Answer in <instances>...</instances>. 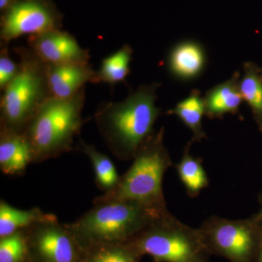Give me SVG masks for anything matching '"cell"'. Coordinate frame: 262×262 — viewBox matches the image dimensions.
Listing matches in <instances>:
<instances>
[{"label":"cell","mask_w":262,"mask_h":262,"mask_svg":"<svg viewBox=\"0 0 262 262\" xmlns=\"http://www.w3.org/2000/svg\"><path fill=\"white\" fill-rule=\"evenodd\" d=\"M158 82L144 84L123 101L98 106L94 118L103 141L113 155L133 160L141 146L155 132L154 125L161 110L157 107Z\"/></svg>","instance_id":"6da1fadb"},{"label":"cell","mask_w":262,"mask_h":262,"mask_svg":"<svg viewBox=\"0 0 262 262\" xmlns=\"http://www.w3.org/2000/svg\"><path fill=\"white\" fill-rule=\"evenodd\" d=\"M84 88L72 97H51L43 103L23 133L32 163L57 158L72 149L84 122Z\"/></svg>","instance_id":"7a4b0ae2"},{"label":"cell","mask_w":262,"mask_h":262,"mask_svg":"<svg viewBox=\"0 0 262 262\" xmlns=\"http://www.w3.org/2000/svg\"><path fill=\"white\" fill-rule=\"evenodd\" d=\"M133 160L116 186L95 198L94 202L133 201L158 211L168 209L163 180L173 163L164 144V127L150 136Z\"/></svg>","instance_id":"3957f363"},{"label":"cell","mask_w":262,"mask_h":262,"mask_svg":"<svg viewBox=\"0 0 262 262\" xmlns=\"http://www.w3.org/2000/svg\"><path fill=\"white\" fill-rule=\"evenodd\" d=\"M94 206L67 225L81 246L97 244H126L155 219L166 213L136 202H94Z\"/></svg>","instance_id":"277c9868"},{"label":"cell","mask_w":262,"mask_h":262,"mask_svg":"<svg viewBox=\"0 0 262 262\" xmlns=\"http://www.w3.org/2000/svg\"><path fill=\"white\" fill-rule=\"evenodd\" d=\"M18 73L3 91L0 130L23 134L43 103L52 97L47 63L30 48H17Z\"/></svg>","instance_id":"5b68a950"},{"label":"cell","mask_w":262,"mask_h":262,"mask_svg":"<svg viewBox=\"0 0 262 262\" xmlns=\"http://www.w3.org/2000/svg\"><path fill=\"white\" fill-rule=\"evenodd\" d=\"M127 244L141 256L149 255L156 262H210L212 255L199 229L184 225L169 211Z\"/></svg>","instance_id":"8992f818"},{"label":"cell","mask_w":262,"mask_h":262,"mask_svg":"<svg viewBox=\"0 0 262 262\" xmlns=\"http://www.w3.org/2000/svg\"><path fill=\"white\" fill-rule=\"evenodd\" d=\"M198 229L211 254L230 262H254L262 244V220L258 213L241 220L213 215Z\"/></svg>","instance_id":"52a82bcc"},{"label":"cell","mask_w":262,"mask_h":262,"mask_svg":"<svg viewBox=\"0 0 262 262\" xmlns=\"http://www.w3.org/2000/svg\"><path fill=\"white\" fill-rule=\"evenodd\" d=\"M62 15L52 0H17L3 12L1 45H9L24 35H36L61 29Z\"/></svg>","instance_id":"ba28073f"},{"label":"cell","mask_w":262,"mask_h":262,"mask_svg":"<svg viewBox=\"0 0 262 262\" xmlns=\"http://www.w3.org/2000/svg\"><path fill=\"white\" fill-rule=\"evenodd\" d=\"M24 230L32 262H80L82 246L56 215Z\"/></svg>","instance_id":"9c48e42d"},{"label":"cell","mask_w":262,"mask_h":262,"mask_svg":"<svg viewBox=\"0 0 262 262\" xmlns=\"http://www.w3.org/2000/svg\"><path fill=\"white\" fill-rule=\"evenodd\" d=\"M29 48L48 64L89 63V51L70 33L61 29L29 36Z\"/></svg>","instance_id":"30bf717a"},{"label":"cell","mask_w":262,"mask_h":262,"mask_svg":"<svg viewBox=\"0 0 262 262\" xmlns=\"http://www.w3.org/2000/svg\"><path fill=\"white\" fill-rule=\"evenodd\" d=\"M208 56L204 46L194 39H184L174 45L167 55L166 68L174 80L191 82L206 70Z\"/></svg>","instance_id":"8fae6325"},{"label":"cell","mask_w":262,"mask_h":262,"mask_svg":"<svg viewBox=\"0 0 262 262\" xmlns=\"http://www.w3.org/2000/svg\"><path fill=\"white\" fill-rule=\"evenodd\" d=\"M48 84L52 97L67 98L84 89L87 82H92L96 74L90 63L48 64Z\"/></svg>","instance_id":"7c38bea8"},{"label":"cell","mask_w":262,"mask_h":262,"mask_svg":"<svg viewBox=\"0 0 262 262\" xmlns=\"http://www.w3.org/2000/svg\"><path fill=\"white\" fill-rule=\"evenodd\" d=\"M206 116L210 119H222L227 114L239 115L243 101L239 91V73L235 72L232 77L207 91L204 97Z\"/></svg>","instance_id":"4fadbf2b"},{"label":"cell","mask_w":262,"mask_h":262,"mask_svg":"<svg viewBox=\"0 0 262 262\" xmlns=\"http://www.w3.org/2000/svg\"><path fill=\"white\" fill-rule=\"evenodd\" d=\"M31 160L28 142L23 134L0 130V168L7 175H21Z\"/></svg>","instance_id":"5bb4252c"},{"label":"cell","mask_w":262,"mask_h":262,"mask_svg":"<svg viewBox=\"0 0 262 262\" xmlns=\"http://www.w3.org/2000/svg\"><path fill=\"white\" fill-rule=\"evenodd\" d=\"M193 141H189L184 150L182 159L176 166L181 182L185 187L188 196L194 198L203 189L209 186V179L203 165V159L192 156L190 147Z\"/></svg>","instance_id":"9a60e30c"},{"label":"cell","mask_w":262,"mask_h":262,"mask_svg":"<svg viewBox=\"0 0 262 262\" xmlns=\"http://www.w3.org/2000/svg\"><path fill=\"white\" fill-rule=\"evenodd\" d=\"M166 114L176 115L192 131L191 140L193 142L208 138L202 125L203 117L206 115L204 98L198 90H193L189 96L179 101L173 110H169Z\"/></svg>","instance_id":"2e32d148"},{"label":"cell","mask_w":262,"mask_h":262,"mask_svg":"<svg viewBox=\"0 0 262 262\" xmlns=\"http://www.w3.org/2000/svg\"><path fill=\"white\" fill-rule=\"evenodd\" d=\"M52 213L38 208L21 210L10 206L3 200L0 201V237H6L28 228L31 226L50 218Z\"/></svg>","instance_id":"e0dca14e"},{"label":"cell","mask_w":262,"mask_h":262,"mask_svg":"<svg viewBox=\"0 0 262 262\" xmlns=\"http://www.w3.org/2000/svg\"><path fill=\"white\" fill-rule=\"evenodd\" d=\"M133 53V48L125 45L113 54L103 58L101 67L96 70L92 83L110 84L114 86L124 82L130 72Z\"/></svg>","instance_id":"ac0fdd59"},{"label":"cell","mask_w":262,"mask_h":262,"mask_svg":"<svg viewBox=\"0 0 262 262\" xmlns=\"http://www.w3.org/2000/svg\"><path fill=\"white\" fill-rule=\"evenodd\" d=\"M244 70V75L239 80V91L262 132V70L251 62H246Z\"/></svg>","instance_id":"d6986e66"},{"label":"cell","mask_w":262,"mask_h":262,"mask_svg":"<svg viewBox=\"0 0 262 262\" xmlns=\"http://www.w3.org/2000/svg\"><path fill=\"white\" fill-rule=\"evenodd\" d=\"M82 248L80 262H139L141 256L127 243L92 244Z\"/></svg>","instance_id":"ffe728a7"},{"label":"cell","mask_w":262,"mask_h":262,"mask_svg":"<svg viewBox=\"0 0 262 262\" xmlns=\"http://www.w3.org/2000/svg\"><path fill=\"white\" fill-rule=\"evenodd\" d=\"M82 151L89 157L94 168L97 187L103 192L115 187L120 177L113 161L106 155L100 152L94 145L81 141Z\"/></svg>","instance_id":"44dd1931"},{"label":"cell","mask_w":262,"mask_h":262,"mask_svg":"<svg viewBox=\"0 0 262 262\" xmlns=\"http://www.w3.org/2000/svg\"><path fill=\"white\" fill-rule=\"evenodd\" d=\"M28 244L24 229L0 239V262H24L28 259Z\"/></svg>","instance_id":"7402d4cb"},{"label":"cell","mask_w":262,"mask_h":262,"mask_svg":"<svg viewBox=\"0 0 262 262\" xmlns=\"http://www.w3.org/2000/svg\"><path fill=\"white\" fill-rule=\"evenodd\" d=\"M19 63L10 58L8 45H1L0 51V90L2 92L18 73Z\"/></svg>","instance_id":"603a6c76"},{"label":"cell","mask_w":262,"mask_h":262,"mask_svg":"<svg viewBox=\"0 0 262 262\" xmlns=\"http://www.w3.org/2000/svg\"><path fill=\"white\" fill-rule=\"evenodd\" d=\"M17 0H0V10L2 13L8 9L10 6H11L13 3H15Z\"/></svg>","instance_id":"cb8c5ba5"},{"label":"cell","mask_w":262,"mask_h":262,"mask_svg":"<svg viewBox=\"0 0 262 262\" xmlns=\"http://www.w3.org/2000/svg\"><path fill=\"white\" fill-rule=\"evenodd\" d=\"M254 262H262V244L261 247H260L259 251L256 255V257L255 258Z\"/></svg>","instance_id":"d4e9b609"},{"label":"cell","mask_w":262,"mask_h":262,"mask_svg":"<svg viewBox=\"0 0 262 262\" xmlns=\"http://www.w3.org/2000/svg\"><path fill=\"white\" fill-rule=\"evenodd\" d=\"M258 201H259L260 206H261V208H260V211L258 212V214L261 217L262 220V193L259 194V196H258Z\"/></svg>","instance_id":"484cf974"}]
</instances>
